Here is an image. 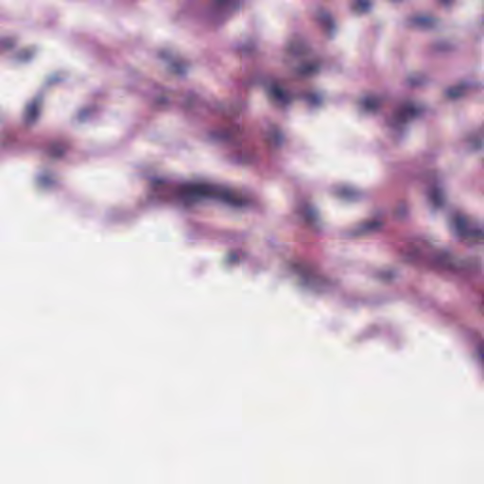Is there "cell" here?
Segmentation results:
<instances>
[{
    "label": "cell",
    "instance_id": "1",
    "mask_svg": "<svg viewBox=\"0 0 484 484\" xmlns=\"http://www.w3.org/2000/svg\"><path fill=\"white\" fill-rule=\"evenodd\" d=\"M418 19L420 20V22H419V23H420V27H422V28H423V27H424V28L431 27V26H433V24H434L433 19H432V18H430V17H428V16H420V17H418Z\"/></svg>",
    "mask_w": 484,
    "mask_h": 484
},
{
    "label": "cell",
    "instance_id": "2",
    "mask_svg": "<svg viewBox=\"0 0 484 484\" xmlns=\"http://www.w3.org/2000/svg\"><path fill=\"white\" fill-rule=\"evenodd\" d=\"M442 1H445V3H446V2H447V1H448V0H442Z\"/></svg>",
    "mask_w": 484,
    "mask_h": 484
}]
</instances>
